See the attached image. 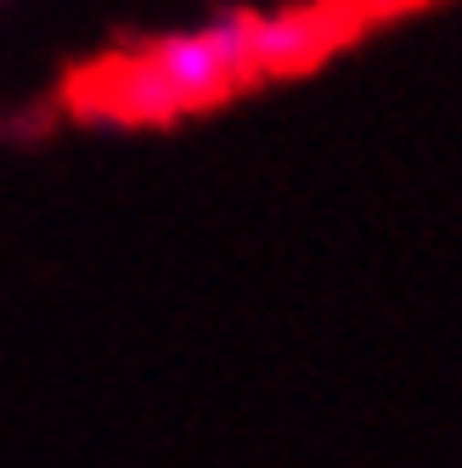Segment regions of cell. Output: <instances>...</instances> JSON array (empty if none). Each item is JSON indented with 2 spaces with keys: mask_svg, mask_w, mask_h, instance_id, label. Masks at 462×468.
I'll list each match as a JSON object with an SVG mask.
<instances>
[{
  "mask_svg": "<svg viewBox=\"0 0 462 468\" xmlns=\"http://www.w3.org/2000/svg\"><path fill=\"white\" fill-rule=\"evenodd\" d=\"M266 85L248 40V12H226L215 23L175 28L147 46H130L79 80V113L102 124H175L231 102L237 90Z\"/></svg>",
  "mask_w": 462,
  "mask_h": 468,
  "instance_id": "cell-1",
  "label": "cell"
},
{
  "mask_svg": "<svg viewBox=\"0 0 462 468\" xmlns=\"http://www.w3.org/2000/svg\"><path fill=\"white\" fill-rule=\"evenodd\" d=\"M355 12H344L339 0H293V6H271V12H248V40H254V62L259 80H288L316 69L321 57H333L350 35H355Z\"/></svg>",
  "mask_w": 462,
  "mask_h": 468,
  "instance_id": "cell-2",
  "label": "cell"
},
{
  "mask_svg": "<svg viewBox=\"0 0 462 468\" xmlns=\"http://www.w3.org/2000/svg\"><path fill=\"white\" fill-rule=\"evenodd\" d=\"M344 12H355V17H389V12H401V6H412V0H339Z\"/></svg>",
  "mask_w": 462,
  "mask_h": 468,
  "instance_id": "cell-3",
  "label": "cell"
}]
</instances>
